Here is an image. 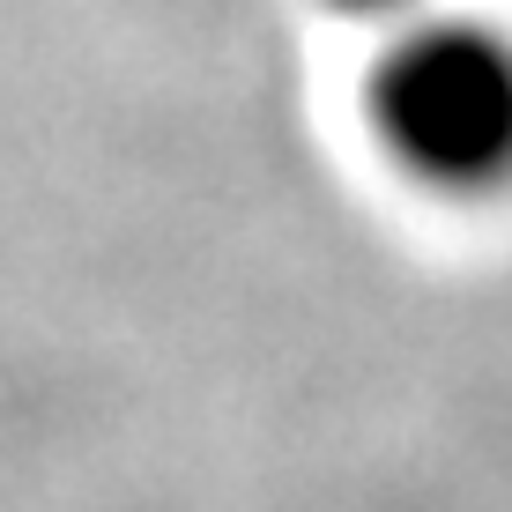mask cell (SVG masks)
<instances>
[{"label": "cell", "mask_w": 512, "mask_h": 512, "mask_svg": "<svg viewBox=\"0 0 512 512\" xmlns=\"http://www.w3.org/2000/svg\"><path fill=\"white\" fill-rule=\"evenodd\" d=\"M379 149L431 193L512 186V30L483 15H416L379 45L364 82Z\"/></svg>", "instance_id": "obj_1"}, {"label": "cell", "mask_w": 512, "mask_h": 512, "mask_svg": "<svg viewBox=\"0 0 512 512\" xmlns=\"http://www.w3.org/2000/svg\"><path fill=\"white\" fill-rule=\"evenodd\" d=\"M334 15H349L357 30H379V38H394V30H409L416 15H431V0H327Z\"/></svg>", "instance_id": "obj_2"}]
</instances>
